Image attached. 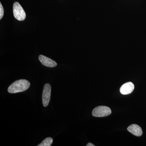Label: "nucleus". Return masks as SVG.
<instances>
[{
	"mask_svg": "<svg viewBox=\"0 0 146 146\" xmlns=\"http://www.w3.org/2000/svg\"><path fill=\"white\" fill-rule=\"evenodd\" d=\"M94 144L91 143H89L87 144V145H86V146H94Z\"/></svg>",
	"mask_w": 146,
	"mask_h": 146,
	"instance_id": "9d476101",
	"label": "nucleus"
},
{
	"mask_svg": "<svg viewBox=\"0 0 146 146\" xmlns=\"http://www.w3.org/2000/svg\"><path fill=\"white\" fill-rule=\"evenodd\" d=\"M134 85L131 82H128L123 84L120 88V93L123 95H128L132 93L134 90Z\"/></svg>",
	"mask_w": 146,
	"mask_h": 146,
	"instance_id": "423d86ee",
	"label": "nucleus"
},
{
	"mask_svg": "<svg viewBox=\"0 0 146 146\" xmlns=\"http://www.w3.org/2000/svg\"><path fill=\"white\" fill-rule=\"evenodd\" d=\"M4 15V9L1 3H0V19L3 18Z\"/></svg>",
	"mask_w": 146,
	"mask_h": 146,
	"instance_id": "1a4fd4ad",
	"label": "nucleus"
},
{
	"mask_svg": "<svg viewBox=\"0 0 146 146\" xmlns=\"http://www.w3.org/2000/svg\"><path fill=\"white\" fill-rule=\"evenodd\" d=\"M13 13L14 17L19 21H23L26 17L25 10L18 2L13 4Z\"/></svg>",
	"mask_w": 146,
	"mask_h": 146,
	"instance_id": "f03ea898",
	"label": "nucleus"
},
{
	"mask_svg": "<svg viewBox=\"0 0 146 146\" xmlns=\"http://www.w3.org/2000/svg\"><path fill=\"white\" fill-rule=\"evenodd\" d=\"M53 139L51 137H48L45 139L38 146H50L53 143Z\"/></svg>",
	"mask_w": 146,
	"mask_h": 146,
	"instance_id": "6e6552de",
	"label": "nucleus"
},
{
	"mask_svg": "<svg viewBox=\"0 0 146 146\" xmlns=\"http://www.w3.org/2000/svg\"><path fill=\"white\" fill-rule=\"evenodd\" d=\"M39 59L42 65L46 67L54 68L57 66V63L55 61L45 56L40 55L39 56Z\"/></svg>",
	"mask_w": 146,
	"mask_h": 146,
	"instance_id": "39448f33",
	"label": "nucleus"
},
{
	"mask_svg": "<svg viewBox=\"0 0 146 146\" xmlns=\"http://www.w3.org/2000/svg\"><path fill=\"white\" fill-rule=\"evenodd\" d=\"M30 83L27 80L21 79L16 80L9 86L8 88L9 93L16 94L24 92L29 88Z\"/></svg>",
	"mask_w": 146,
	"mask_h": 146,
	"instance_id": "f257e3e1",
	"label": "nucleus"
},
{
	"mask_svg": "<svg viewBox=\"0 0 146 146\" xmlns=\"http://www.w3.org/2000/svg\"><path fill=\"white\" fill-rule=\"evenodd\" d=\"M51 86L48 83L45 84L42 94V103L44 107L48 105L50 100Z\"/></svg>",
	"mask_w": 146,
	"mask_h": 146,
	"instance_id": "20e7f679",
	"label": "nucleus"
},
{
	"mask_svg": "<svg viewBox=\"0 0 146 146\" xmlns=\"http://www.w3.org/2000/svg\"><path fill=\"white\" fill-rule=\"evenodd\" d=\"M127 130L135 136H141L143 134L142 128L137 125H131L128 127Z\"/></svg>",
	"mask_w": 146,
	"mask_h": 146,
	"instance_id": "0eeeda50",
	"label": "nucleus"
},
{
	"mask_svg": "<svg viewBox=\"0 0 146 146\" xmlns=\"http://www.w3.org/2000/svg\"><path fill=\"white\" fill-rule=\"evenodd\" d=\"M111 113V110L109 107L106 106H100L94 108L92 112V115L97 117H102L108 116Z\"/></svg>",
	"mask_w": 146,
	"mask_h": 146,
	"instance_id": "7ed1b4c3",
	"label": "nucleus"
}]
</instances>
